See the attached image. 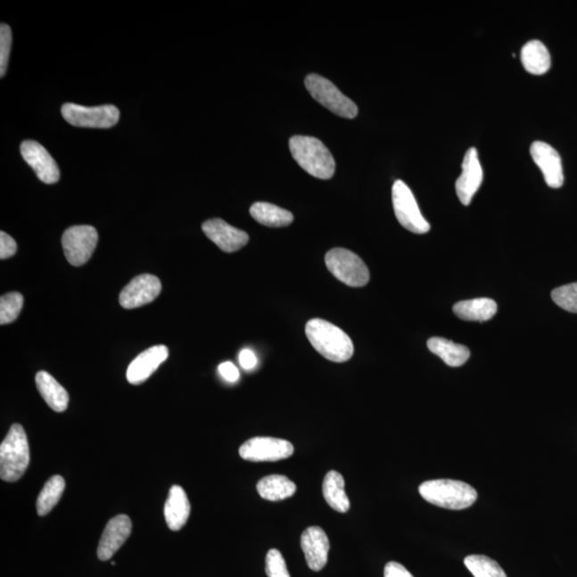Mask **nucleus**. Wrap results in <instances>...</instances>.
<instances>
[{
    "label": "nucleus",
    "mask_w": 577,
    "mask_h": 577,
    "mask_svg": "<svg viewBox=\"0 0 577 577\" xmlns=\"http://www.w3.org/2000/svg\"><path fill=\"white\" fill-rule=\"evenodd\" d=\"M251 215L258 223L267 227L280 228L287 227L293 222V214L268 202H256L251 208Z\"/></svg>",
    "instance_id": "nucleus-25"
},
{
    "label": "nucleus",
    "mask_w": 577,
    "mask_h": 577,
    "mask_svg": "<svg viewBox=\"0 0 577 577\" xmlns=\"http://www.w3.org/2000/svg\"><path fill=\"white\" fill-rule=\"evenodd\" d=\"M161 284L154 275L143 274L131 280L120 293V305L126 309H138L153 301L160 295Z\"/></svg>",
    "instance_id": "nucleus-12"
},
{
    "label": "nucleus",
    "mask_w": 577,
    "mask_h": 577,
    "mask_svg": "<svg viewBox=\"0 0 577 577\" xmlns=\"http://www.w3.org/2000/svg\"><path fill=\"white\" fill-rule=\"evenodd\" d=\"M301 547L305 554L307 565L312 571L319 573L326 567L331 544L326 532L321 527L311 526L307 528L301 533Z\"/></svg>",
    "instance_id": "nucleus-15"
},
{
    "label": "nucleus",
    "mask_w": 577,
    "mask_h": 577,
    "mask_svg": "<svg viewBox=\"0 0 577 577\" xmlns=\"http://www.w3.org/2000/svg\"><path fill=\"white\" fill-rule=\"evenodd\" d=\"M30 452L23 427L15 424L0 446V477L4 482H18L29 468Z\"/></svg>",
    "instance_id": "nucleus-4"
},
{
    "label": "nucleus",
    "mask_w": 577,
    "mask_h": 577,
    "mask_svg": "<svg viewBox=\"0 0 577 577\" xmlns=\"http://www.w3.org/2000/svg\"><path fill=\"white\" fill-rule=\"evenodd\" d=\"M419 493L428 503L450 510L469 508L478 499L472 485L451 479L425 482L420 484Z\"/></svg>",
    "instance_id": "nucleus-3"
},
{
    "label": "nucleus",
    "mask_w": 577,
    "mask_h": 577,
    "mask_svg": "<svg viewBox=\"0 0 577 577\" xmlns=\"http://www.w3.org/2000/svg\"><path fill=\"white\" fill-rule=\"evenodd\" d=\"M483 181V170L474 148L467 150L462 164V174L456 182L457 198L464 206H469Z\"/></svg>",
    "instance_id": "nucleus-13"
},
{
    "label": "nucleus",
    "mask_w": 577,
    "mask_h": 577,
    "mask_svg": "<svg viewBox=\"0 0 577 577\" xmlns=\"http://www.w3.org/2000/svg\"><path fill=\"white\" fill-rule=\"evenodd\" d=\"M266 571L268 577H290L284 558L276 548L269 549L267 555Z\"/></svg>",
    "instance_id": "nucleus-31"
},
{
    "label": "nucleus",
    "mask_w": 577,
    "mask_h": 577,
    "mask_svg": "<svg viewBox=\"0 0 577 577\" xmlns=\"http://www.w3.org/2000/svg\"><path fill=\"white\" fill-rule=\"evenodd\" d=\"M169 350L165 346H155L139 354L128 366L127 379L131 384H142L169 359Z\"/></svg>",
    "instance_id": "nucleus-18"
},
{
    "label": "nucleus",
    "mask_w": 577,
    "mask_h": 577,
    "mask_svg": "<svg viewBox=\"0 0 577 577\" xmlns=\"http://www.w3.org/2000/svg\"><path fill=\"white\" fill-rule=\"evenodd\" d=\"M202 230L210 240L225 252H235L244 247L250 236L245 231L232 227L225 220L214 218L202 225Z\"/></svg>",
    "instance_id": "nucleus-16"
},
{
    "label": "nucleus",
    "mask_w": 577,
    "mask_h": 577,
    "mask_svg": "<svg viewBox=\"0 0 577 577\" xmlns=\"http://www.w3.org/2000/svg\"><path fill=\"white\" fill-rule=\"evenodd\" d=\"M306 335L317 352L334 363H344L352 358V341L341 328L322 319L307 323Z\"/></svg>",
    "instance_id": "nucleus-1"
},
{
    "label": "nucleus",
    "mask_w": 577,
    "mask_h": 577,
    "mask_svg": "<svg viewBox=\"0 0 577 577\" xmlns=\"http://www.w3.org/2000/svg\"><path fill=\"white\" fill-rule=\"evenodd\" d=\"M62 114L73 127L91 128L115 127L120 118V111L114 105L86 107L67 103L62 106Z\"/></svg>",
    "instance_id": "nucleus-8"
},
{
    "label": "nucleus",
    "mask_w": 577,
    "mask_h": 577,
    "mask_svg": "<svg viewBox=\"0 0 577 577\" xmlns=\"http://www.w3.org/2000/svg\"><path fill=\"white\" fill-rule=\"evenodd\" d=\"M37 391L53 411H66L69 404V393L54 377L45 371L37 372L36 375Z\"/></svg>",
    "instance_id": "nucleus-20"
},
{
    "label": "nucleus",
    "mask_w": 577,
    "mask_h": 577,
    "mask_svg": "<svg viewBox=\"0 0 577 577\" xmlns=\"http://www.w3.org/2000/svg\"><path fill=\"white\" fill-rule=\"evenodd\" d=\"M240 364L245 370H251L257 366V358L255 353L250 349L241 350L239 355Z\"/></svg>",
    "instance_id": "nucleus-36"
},
{
    "label": "nucleus",
    "mask_w": 577,
    "mask_h": 577,
    "mask_svg": "<svg viewBox=\"0 0 577 577\" xmlns=\"http://www.w3.org/2000/svg\"><path fill=\"white\" fill-rule=\"evenodd\" d=\"M392 204L398 222L404 228L416 235H425L430 231V224L420 212L411 188L401 180L393 183Z\"/></svg>",
    "instance_id": "nucleus-7"
},
{
    "label": "nucleus",
    "mask_w": 577,
    "mask_h": 577,
    "mask_svg": "<svg viewBox=\"0 0 577 577\" xmlns=\"http://www.w3.org/2000/svg\"><path fill=\"white\" fill-rule=\"evenodd\" d=\"M428 348L449 367H461L471 356L468 348L449 341V339L433 337L429 339Z\"/></svg>",
    "instance_id": "nucleus-26"
},
{
    "label": "nucleus",
    "mask_w": 577,
    "mask_h": 577,
    "mask_svg": "<svg viewBox=\"0 0 577 577\" xmlns=\"http://www.w3.org/2000/svg\"><path fill=\"white\" fill-rule=\"evenodd\" d=\"M132 532V521L128 515H120L109 522L98 548L102 562L110 560L128 540Z\"/></svg>",
    "instance_id": "nucleus-17"
},
{
    "label": "nucleus",
    "mask_w": 577,
    "mask_h": 577,
    "mask_svg": "<svg viewBox=\"0 0 577 577\" xmlns=\"http://www.w3.org/2000/svg\"><path fill=\"white\" fill-rule=\"evenodd\" d=\"M531 154L533 161L542 171L544 180L552 188L562 187L565 181L562 158L551 144L535 142L532 144Z\"/></svg>",
    "instance_id": "nucleus-14"
},
{
    "label": "nucleus",
    "mask_w": 577,
    "mask_h": 577,
    "mask_svg": "<svg viewBox=\"0 0 577 577\" xmlns=\"http://www.w3.org/2000/svg\"><path fill=\"white\" fill-rule=\"evenodd\" d=\"M307 90L312 98L326 107L334 114L354 119L359 115V107L354 102L344 95L331 80L317 74H309L305 79Z\"/></svg>",
    "instance_id": "nucleus-5"
},
{
    "label": "nucleus",
    "mask_w": 577,
    "mask_h": 577,
    "mask_svg": "<svg viewBox=\"0 0 577 577\" xmlns=\"http://www.w3.org/2000/svg\"><path fill=\"white\" fill-rule=\"evenodd\" d=\"M552 299L560 309L577 314V283L553 290Z\"/></svg>",
    "instance_id": "nucleus-30"
},
{
    "label": "nucleus",
    "mask_w": 577,
    "mask_h": 577,
    "mask_svg": "<svg viewBox=\"0 0 577 577\" xmlns=\"http://www.w3.org/2000/svg\"><path fill=\"white\" fill-rule=\"evenodd\" d=\"M218 371L220 375H222L226 381L235 383L239 380V369H237L234 364L230 363V361H226V363L220 364Z\"/></svg>",
    "instance_id": "nucleus-34"
},
{
    "label": "nucleus",
    "mask_w": 577,
    "mask_h": 577,
    "mask_svg": "<svg viewBox=\"0 0 577 577\" xmlns=\"http://www.w3.org/2000/svg\"><path fill=\"white\" fill-rule=\"evenodd\" d=\"M384 577H414L401 564L388 563L384 569Z\"/></svg>",
    "instance_id": "nucleus-35"
},
{
    "label": "nucleus",
    "mask_w": 577,
    "mask_h": 577,
    "mask_svg": "<svg viewBox=\"0 0 577 577\" xmlns=\"http://www.w3.org/2000/svg\"><path fill=\"white\" fill-rule=\"evenodd\" d=\"M21 154L45 185H55L61 179V170L55 160L41 144L35 140H25L21 144Z\"/></svg>",
    "instance_id": "nucleus-11"
},
{
    "label": "nucleus",
    "mask_w": 577,
    "mask_h": 577,
    "mask_svg": "<svg viewBox=\"0 0 577 577\" xmlns=\"http://www.w3.org/2000/svg\"><path fill=\"white\" fill-rule=\"evenodd\" d=\"M326 263L334 276L350 287H364L369 283L370 274L365 262L356 253L334 248L326 256Z\"/></svg>",
    "instance_id": "nucleus-6"
},
{
    "label": "nucleus",
    "mask_w": 577,
    "mask_h": 577,
    "mask_svg": "<svg viewBox=\"0 0 577 577\" xmlns=\"http://www.w3.org/2000/svg\"><path fill=\"white\" fill-rule=\"evenodd\" d=\"M164 515L167 525L172 532L180 531L186 524L191 515V504L185 490L180 485H174L167 498Z\"/></svg>",
    "instance_id": "nucleus-19"
},
{
    "label": "nucleus",
    "mask_w": 577,
    "mask_h": 577,
    "mask_svg": "<svg viewBox=\"0 0 577 577\" xmlns=\"http://www.w3.org/2000/svg\"><path fill=\"white\" fill-rule=\"evenodd\" d=\"M98 232L93 226H74L64 231L62 247L67 260L74 267L84 266L98 244Z\"/></svg>",
    "instance_id": "nucleus-9"
},
{
    "label": "nucleus",
    "mask_w": 577,
    "mask_h": 577,
    "mask_svg": "<svg viewBox=\"0 0 577 577\" xmlns=\"http://www.w3.org/2000/svg\"><path fill=\"white\" fill-rule=\"evenodd\" d=\"M11 46H12V31L7 24L0 25V77L7 72Z\"/></svg>",
    "instance_id": "nucleus-32"
},
{
    "label": "nucleus",
    "mask_w": 577,
    "mask_h": 577,
    "mask_svg": "<svg viewBox=\"0 0 577 577\" xmlns=\"http://www.w3.org/2000/svg\"><path fill=\"white\" fill-rule=\"evenodd\" d=\"M289 147L296 163L310 176L330 180L335 175V160L321 140L310 136H293L290 139Z\"/></svg>",
    "instance_id": "nucleus-2"
},
{
    "label": "nucleus",
    "mask_w": 577,
    "mask_h": 577,
    "mask_svg": "<svg viewBox=\"0 0 577 577\" xmlns=\"http://www.w3.org/2000/svg\"><path fill=\"white\" fill-rule=\"evenodd\" d=\"M464 565L474 577H507L495 560L483 555H471L464 559Z\"/></svg>",
    "instance_id": "nucleus-28"
},
{
    "label": "nucleus",
    "mask_w": 577,
    "mask_h": 577,
    "mask_svg": "<svg viewBox=\"0 0 577 577\" xmlns=\"http://www.w3.org/2000/svg\"><path fill=\"white\" fill-rule=\"evenodd\" d=\"M23 303V295L19 293L3 295L0 299V325H9L18 319Z\"/></svg>",
    "instance_id": "nucleus-29"
},
{
    "label": "nucleus",
    "mask_w": 577,
    "mask_h": 577,
    "mask_svg": "<svg viewBox=\"0 0 577 577\" xmlns=\"http://www.w3.org/2000/svg\"><path fill=\"white\" fill-rule=\"evenodd\" d=\"M454 312L464 321L484 322L492 319L498 312V304L490 299L462 301L454 306Z\"/></svg>",
    "instance_id": "nucleus-22"
},
{
    "label": "nucleus",
    "mask_w": 577,
    "mask_h": 577,
    "mask_svg": "<svg viewBox=\"0 0 577 577\" xmlns=\"http://www.w3.org/2000/svg\"><path fill=\"white\" fill-rule=\"evenodd\" d=\"M344 485L342 474L336 471L328 472L323 482V496L327 505L341 514H346L350 506Z\"/></svg>",
    "instance_id": "nucleus-23"
},
{
    "label": "nucleus",
    "mask_w": 577,
    "mask_h": 577,
    "mask_svg": "<svg viewBox=\"0 0 577 577\" xmlns=\"http://www.w3.org/2000/svg\"><path fill=\"white\" fill-rule=\"evenodd\" d=\"M296 484L288 477L282 474H271L264 477L257 483V490L263 499L279 501L293 498L295 494Z\"/></svg>",
    "instance_id": "nucleus-24"
},
{
    "label": "nucleus",
    "mask_w": 577,
    "mask_h": 577,
    "mask_svg": "<svg viewBox=\"0 0 577 577\" xmlns=\"http://www.w3.org/2000/svg\"><path fill=\"white\" fill-rule=\"evenodd\" d=\"M294 447L290 441L257 436L240 447L242 459L251 462H276L288 459L293 455Z\"/></svg>",
    "instance_id": "nucleus-10"
},
{
    "label": "nucleus",
    "mask_w": 577,
    "mask_h": 577,
    "mask_svg": "<svg viewBox=\"0 0 577 577\" xmlns=\"http://www.w3.org/2000/svg\"><path fill=\"white\" fill-rule=\"evenodd\" d=\"M521 62L528 73L533 75L546 74L551 68V55L541 41L532 40L521 51Z\"/></svg>",
    "instance_id": "nucleus-21"
},
{
    "label": "nucleus",
    "mask_w": 577,
    "mask_h": 577,
    "mask_svg": "<svg viewBox=\"0 0 577 577\" xmlns=\"http://www.w3.org/2000/svg\"><path fill=\"white\" fill-rule=\"evenodd\" d=\"M18 246H16L15 241L5 232H0V259L4 260L15 255Z\"/></svg>",
    "instance_id": "nucleus-33"
},
{
    "label": "nucleus",
    "mask_w": 577,
    "mask_h": 577,
    "mask_svg": "<svg viewBox=\"0 0 577 577\" xmlns=\"http://www.w3.org/2000/svg\"><path fill=\"white\" fill-rule=\"evenodd\" d=\"M66 489V482L62 476H54L45 484L37 500V511L45 516L54 509Z\"/></svg>",
    "instance_id": "nucleus-27"
}]
</instances>
